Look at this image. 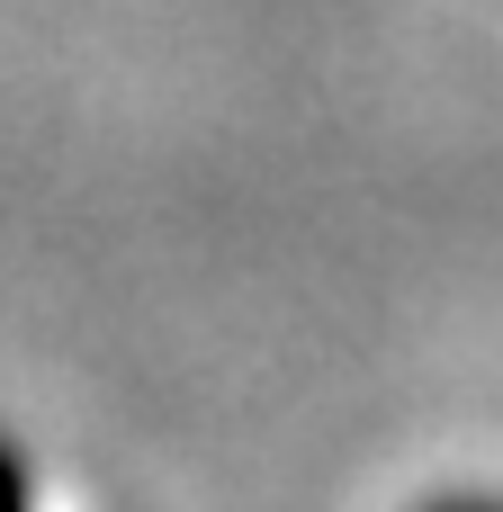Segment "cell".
<instances>
[{
    "label": "cell",
    "instance_id": "cell-1",
    "mask_svg": "<svg viewBox=\"0 0 503 512\" xmlns=\"http://www.w3.org/2000/svg\"><path fill=\"white\" fill-rule=\"evenodd\" d=\"M0 512H27V486H18V468H9V450H0Z\"/></svg>",
    "mask_w": 503,
    "mask_h": 512
},
{
    "label": "cell",
    "instance_id": "cell-2",
    "mask_svg": "<svg viewBox=\"0 0 503 512\" xmlns=\"http://www.w3.org/2000/svg\"><path fill=\"white\" fill-rule=\"evenodd\" d=\"M423 512H503V504H477V495H450V504H423Z\"/></svg>",
    "mask_w": 503,
    "mask_h": 512
}]
</instances>
